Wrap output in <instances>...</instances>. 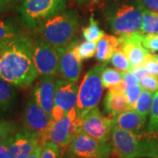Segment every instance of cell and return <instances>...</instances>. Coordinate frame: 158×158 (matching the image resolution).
Returning a JSON list of instances; mask_svg holds the SVG:
<instances>
[{"mask_svg": "<svg viewBox=\"0 0 158 158\" xmlns=\"http://www.w3.org/2000/svg\"><path fill=\"white\" fill-rule=\"evenodd\" d=\"M142 45L149 53L158 52V34H142Z\"/></svg>", "mask_w": 158, "mask_h": 158, "instance_id": "obj_32", "label": "cell"}, {"mask_svg": "<svg viewBox=\"0 0 158 158\" xmlns=\"http://www.w3.org/2000/svg\"><path fill=\"white\" fill-rule=\"evenodd\" d=\"M56 82L55 77H40L34 86L31 95L40 106L50 116L55 104Z\"/></svg>", "mask_w": 158, "mask_h": 158, "instance_id": "obj_16", "label": "cell"}, {"mask_svg": "<svg viewBox=\"0 0 158 158\" xmlns=\"http://www.w3.org/2000/svg\"><path fill=\"white\" fill-rule=\"evenodd\" d=\"M83 131V118L80 117L77 107L71 109L64 117L56 122H51L41 141H52L61 148L68 147L73 138Z\"/></svg>", "mask_w": 158, "mask_h": 158, "instance_id": "obj_7", "label": "cell"}, {"mask_svg": "<svg viewBox=\"0 0 158 158\" xmlns=\"http://www.w3.org/2000/svg\"><path fill=\"white\" fill-rule=\"evenodd\" d=\"M140 2L148 10L158 11V0H140Z\"/></svg>", "mask_w": 158, "mask_h": 158, "instance_id": "obj_37", "label": "cell"}, {"mask_svg": "<svg viewBox=\"0 0 158 158\" xmlns=\"http://www.w3.org/2000/svg\"><path fill=\"white\" fill-rule=\"evenodd\" d=\"M120 47L118 37L114 35L106 34L97 42L96 59L98 62H107L111 60L113 53Z\"/></svg>", "mask_w": 158, "mask_h": 158, "instance_id": "obj_19", "label": "cell"}, {"mask_svg": "<svg viewBox=\"0 0 158 158\" xmlns=\"http://www.w3.org/2000/svg\"><path fill=\"white\" fill-rule=\"evenodd\" d=\"M113 118L115 127L135 134L144 132L147 122L146 117L139 114L133 109L127 110Z\"/></svg>", "mask_w": 158, "mask_h": 158, "instance_id": "obj_18", "label": "cell"}, {"mask_svg": "<svg viewBox=\"0 0 158 158\" xmlns=\"http://www.w3.org/2000/svg\"><path fill=\"white\" fill-rule=\"evenodd\" d=\"M61 153V147L52 141H45L40 158H59Z\"/></svg>", "mask_w": 158, "mask_h": 158, "instance_id": "obj_30", "label": "cell"}, {"mask_svg": "<svg viewBox=\"0 0 158 158\" xmlns=\"http://www.w3.org/2000/svg\"><path fill=\"white\" fill-rule=\"evenodd\" d=\"M131 72L135 74L139 79H141V77H145L147 75H149L148 72L147 71V69L144 68V66H140V67H136V68L132 69Z\"/></svg>", "mask_w": 158, "mask_h": 158, "instance_id": "obj_39", "label": "cell"}, {"mask_svg": "<svg viewBox=\"0 0 158 158\" xmlns=\"http://www.w3.org/2000/svg\"><path fill=\"white\" fill-rule=\"evenodd\" d=\"M112 151L111 143L98 141L84 131L74 137L67 149V153L78 158H110Z\"/></svg>", "mask_w": 158, "mask_h": 158, "instance_id": "obj_8", "label": "cell"}, {"mask_svg": "<svg viewBox=\"0 0 158 158\" xmlns=\"http://www.w3.org/2000/svg\"><path fill=\"white\" fill-rule=\"evenodd\" d=\"M154 94L155 93L148 90H141L140 96L137 98V100L133 106V110H135L139 114L147 118L148 114H149L150 109L152 106Z\"/></svg>", "mask_w": 158, "mask_h": 158, "instance_id": "obj_24", "label": "cell"}, {"mask_svg": "<svg viewBox=\"0 0 158 158\" xmlns=\"http://www.w3.org/2000/svg\"><path fill=\"white\" fill-rule=\"evenodd\" d=\"M74 51L82 61L90 59L96 56L97 42L85 40L80 44H77L74 48Z\"/></svg>", "mask_w": 158, "mask_h": 158, "instance_id": "obj_26", "label": "cell"}, {"mask_svg": "<svg viewBox=\"0 0 158 158\" xmlns=\"http://www.w3.org/2000/svg\"><path fill=\"white\" fill-rule=\"evenodd\" d=\"M111 62L114 68L121 72H127L132 70V66L129 61L120 48H118L113 53V56L111 58Z\"/></svg>", "mask_w": 158, "mask_h": 158, "instance_id": "obj_27", "label": "cell"}, {"mask_svg": "<svg viewBox=\"0 0 158 158\" xmlns=\"http://www.w3.org/2000/svg\"><path fill=\"white\" fill-rule=\"evenodd\" d=\"M153 55H154V57L156 58V60L158 62V54H153Z\"/></svg>", "mask_w": 158, "mask_h": 158, "instance_id": "obj_43", "label": "cell"}, {"mask_svg": "<svg viewBox=\"0 0 158 158\" xmlns=\"http://www.w3.org/2000/svg\"><path fill=\"white\" fill-rule=\"evenodd\" d=\"M66 0H22L19 7L22 24L35 30L41 23L65 10Z\"/></svg>", "mask_w": 158, "mask_h": 158, "instance_id": "obj_5", "label": "cell"}, {"mask_svg": "<svg viewBox=\"0 0 158 158\" xmlns=\"http://www.w3.org/2000/svg\"><path fill=\"white\" fill-rule=\"evenodd\" d=\"M78 87L76 83L59 78L56 82L55 104L51 113V122L62 118L67 113L77 106Z\"/></svg>", "mask_w": 158, "mask_h": 158, "instance_id": "obj_9", "label": "cell"}, {"mask_svg": "<svg viewBox=\"0 0 158 158\" xmlns=\"http://www.w3.org/2000/svg\"><path fill=\"white\" fill-rule=\"evenodd\" d=\"M16 128L17 126L14 122L5 119L0 120V143L14 135Z\"/></svg>", "mask_w": 158, "mask_h": 158, "instance_id": "obj_29", "label": "cell"}, {"mask_svg": "<svg viewBox=\"0 0 158 158\" xmlns=\"http://www.w3.org/2000/svg\"><path fill=\"white\" fill-rule=\"evenodd\" d=\"M17 100V90L14 85L0 78V118L9 113Z\"/></svg>", "mask_w": 158, "mask_h": 158, "instance_id": "obj_20", "label": "cell"}, {"mask_svg": "<svg viewBox=\"0 0 158 158\" xmlns=\"http://www.w3.org/2000/svg\"><path fill=\"white\" fill-rule=\"evenodd\" d=\"M141 90H142V88L139 84L127 86L126 91H125V96H126L127 101H128V104H129L131 109H133V106H134L135 103L137 100V98L140 96Z\"/></svg>", "mask_w": 158, "mask_h": 158, "instance_id": "obj_33", "label": "cell"}, {"mask_svg": "<svg viewBox=\"0 0 158 158\" xmlns=\"http://www.w3.org/2000/svg\"><path fill=\"white\" fill-rule=\"evenodd\" d=\"M113 127V118L104 116L98 106L91 109L83 118V131L100 141H109Z\"/></svg>", "mask_w": 158, "mask_h": 158, "instance_id": "obj_11", "label": "cell"}, {"mask_svg": "<svg viewBox=\"0 0 158 158\" xmlns=\"http://www.w3.org/2000/svg\"><path fill=\"white\" fill-rule=\"evenodd\" d=\"M102 84L104 88L111 89L118 85L122 81V72L116 69L106 67L101 75Z\"/></svg>", "mask_w": 158, "mask_h": 158, "instance_id": "obj_25", "label": "cell"}, {"mask_svg": "<svg viewBox=\"0 0 158 158\" xmlns=\"http://www.w3.org/2000/svg\"><path fill=\"white\" fill-rule=\"evenodd\" d=\"M143 5L140 0H112L104 9V19L113 34L141 33Z\"/></svg>", "mask_w": 158, "mask_h": 158, "instance_id": "obj_3", "label": "cell"}, {"mask_svg": "<svg viewBox=\"0 0 158 158\" xmlns=\"http://www.w3.org/2000/svg\"><path fill=\"white\" fill-rule=\"evenodd\" d=\"M33 42L24 33L0 43V78L19 87H28L38 78Z\"/></svg>", "mask_w": 158, "mask_h": 158, "instance_id": "obj_1", "label": "cell"}, {"mask_svg": "<svg viewBox=\"0 0 158 158\" xmlns=\"http://www.w3.org/2000/svg\"><path fill=\"white\" fill-rule=\"evenodd\" d=\"M127 85L124 81L115 87L109 89L104 98V109L111 118L130 110L129 104L125 96Z\"/></svg>", "mask_w": 158, "mask_h": 158, "instance_id": "obj_17", "label": "cell"}, {"mask_svg": "<svg viewBox=\"0 0 158 158\" xmlns=\"http://www.w3.org/2000/svg\"><path fill=\"white\" fill-rule=\"evenodd\" d=\"M91 1H95V0H77V4L78 5H86Z\"/></svg>", "mask_w": 158, "mask_h": 158, "instance_id": "obj_41", "label": "cell"}, {"mask_svg": "<svg viewBox=\"0 0 158 158\" xmlns=\"http://www.w3.org/2000/svg\"><path fill=\"white\" fill-rule=\"evenodd\" d=\"M111 139L118 158H158V134H135L114 126Z\"/></svg>", "mask_w": 158, "mask_h": 158, "instance_id": "obj_2", "label": "cell"}, {"mask_svg": "<svg viewBox=\"0 0 158 158\" xmlns=\"http://www.w3.org/2000/svg\"><path fill=\"white\" fill-rule=\"evenodd\" d=\"M12 0H0V16L10 9Z\"/></svg>", "mask_w": 158, "mask_h": 158, "instance_id": "obj_38", "label": "cell"}, {"mask_svg": "<svg viewBox=\"0 0 158 158\" xmlns=\"http://www.w3.org/2000/svg\"><path fill=\"white\" fill-rule=\"evenodd\" d=\"M42 148H43V143L40 142L37 145V147L34 149V151L31 153V155L27 158H40L41 153H42Z\"/></svg>", "mask_w": 158, "mask_h": 158, "instance_id": "obj_40", "label": "cell"}, {"mask_svg": "<svg viewBox=\"0 0 158 158\" xmlns=\"http://www.w3.org/2000/svg\"><path fill=\"white\" fill-rule=\"evenodd\" d=\"M40 142L42 141L38 134L24 127L12 137L9 148L10 158H27Z\"/></svg>", "mask_w": 158, "mask_h": 158, "instance_id": "obj_15", "label": "cell"}, {"mask_svg": "<svg viewBox=\"0 0 158 158\" xmlns=\"http://www.w3.org/2000/svg\"><path fill=\"white\" fill-rule=\"evenodd\" d=\"M143 66L147 69V71L149 75L158 77V62L156 60V58L154 57V55L152 53L148 54Z\"/></svg>", "mask_w": 158, "mask_h": 158, "instance_id": "obj_34", "label": "cell"}, {"mask_svg": "<svg viewBox=\"0 0 158 158\" xmlns=\"http://www.w3.org/2000/svg\"><path fill=\"white\" fill-rule=\"evenodd\" d=\"M120 48L127 56L132 69L143 66L149 52L142 45V34H123L118 36Z\"/></svg>", "mask_w": 158, "mask_h": 158, "instance_id": "obj_14", "label": "cell"}, {"mask_svg": "<svg viewBox=\"0 0 158 158\" xmlns=\"http://www.w3.org/2000/svg\"><path fill=\"white\" fill-rule=\"evenodd\" d=\"M122 79L125 82V84L127 85V86L137 85V84H139V80H140L135 74L131 72V71L122 72Z\"/></svg>", "mask_w": 158, "mask_h": 158, "instance_id": "obj_35", "label": "cell"}, {"mask_svg": "<svg viewBox=\"0 0 158 158\" xmlns=\"http://www.w3.org/2000/svg\"><path fill=\"white\" fill-rule=\"evenodd\" d=\"M106 67V62L94 66L85 74L79 85L76 107L82 118L91 109L98 106L104 88L101 75Z\"/></svg>", "mask_w": 158, "mask_h": 158, "instance_id": "obj_6", "label": "cell"}, {"mask_svg": "<svg viewBox=\"0 0 158 158\" xmlns=\"http://www.w3.org/2000/svg\"><path fill=\"white\" fill-rule=\"evenodd\" d=\"M22 122L25 128L38 134L40 139H42L50 127L51 116L46 113L31 96L23 112Z\"/></svg>", "mask_w": 158, "mask_h": 158, "instance_id": "obj_12", "label": "cell"}, {"mask_svg": "<svg viewBox=\"0 0 158 158\" xmlns=\"http://www.w3.org/2000/svg\"><path fill=\"white\" fill-rule=\"evenodd\" d=\"M34 65L40 77H56L59 69V54L56 48L44 40L37 37L34 40Z\"/></svg>", "mask_w": 158, "mask_h": 158, "instance_id": "obj_10", "label": "cell"}, {"mask_svg": "<svg viewBox=\"0 0 158 158\" xmlns=\"http://www.w3.org/2000/svg\"><path fill=\"white\" fill-rule=\"evenodd\" d=\"M79 28V18L73 10H63L35 29L38 37L55 48L69 45Z\"/></svg>", "mask_w": 158, "mask_h": 158, "instance_id": "obj_4", "label": "cell"}, {"mask_svg": "<svg viewBox=\"0 0 158 158\" xmlns=\"http://www.w3.org/2000/svg\"><path fill=\"white\" fill-rule=\"evenodd\" d=\"M77 41H73L64 48H58L59 54V69L58 73L62 79L77 83L82 70V60L75 53L74 48Z\"/></svg>", "mask_w": 158, "mask_h": 158, "instance_id": "obj_13", "label": "cell"}, {"mask_svg": "<svg viewBox=\"0 0 158 158\" xmlns=\"http://www.w3.org/2000/svg\"><path fill=\"white\" fill-rule=\"evenodd\" d=\"M12 137H13V135L0 143V158H10L9 148H10Z\"/></svg>", "mask_w": 158, "mask_h": 158, "instance_id": "obj_36", "label": "cell"}, {"mask_svg": "<svg viewBox=\"0 0 158 158\" xmlns=\"http://www.w3.org/2000/svg\"><path fill=\"white\" fill-rule=\"evenodd\" d=\"M147 132L152 134H158V90L154 94L153 98Z\"/></svg>", "mask_w": 158, "mask_h": 158, "instance_id": "obj_28", "label": "cell"}, {"mask_svg": "<svg viewBox=\"0 0 158 158\" xmlns=\"http://www.w3.org/2000/svg\"><path fill=\"white\" fill-rule=\"evenodd\" d=\"M141 34H158V11L148 10L143 6Z\"/></svg>", "mask_w": 158, "mask_h": 158, "instance_id": "obj_22", "label": "cell"}, {"mask_svg": "<svg viewBox=\"0 0 158 158\" xmlns=\"http://www.w3.org/2000/svg\"><path fill=\"white\" fill-rule=\"evenodd\" d=\"M62 158H78V157H76V156H71L70 154H69V153H66L64 156H62Z\"/></svg>", "mask_w": 158, "mask_h": 158, "instance_id": "obj_42", "label": "cell"}, {"mask_svg": "<svg viewBox=\"0 0 158 158\" xmlns=\"http://www.w3.org/2000/svg\"><path fill=\"white\" fill-rule=\"evenodd\" d=\"M22 26L12 17L0 19V43L24 34Z\"/></svg>", "mask_w": 158, "mask_h": 158, "instance_id": "obj_21", "label": "cell"}, {"mask_svg": "<svg viewBox=\"0 0 158 158\" xmlns=\"http://www.w3.org/2000/svg\"><path fill=\"white\" fill-rule=\"evenodd\" d=\"M82 34L85 40L98 42L106 35V33L99 27L98 22L95 19L94 15L91 14L88 26L82 29Z\"/></svg>", "mask_w": 158, "mask_h": 158, "instance_id": "obj_23", "label": "cell"}, {"mask_svg": "<svg viewBox=\"0 0 158 158\" xmlns=\"http://www.w3.org/2000/svg\"><path fill=\"white\" fill-rule=\"evenodd\" d=\"M139 85H141L142 90L156 93L158 90V77L147 75L139 80Z\"/></svg>", "mask_w": 158, "mask_h": 158, "instance_id": "obj_31", "label": "cell"}]
</instances>
